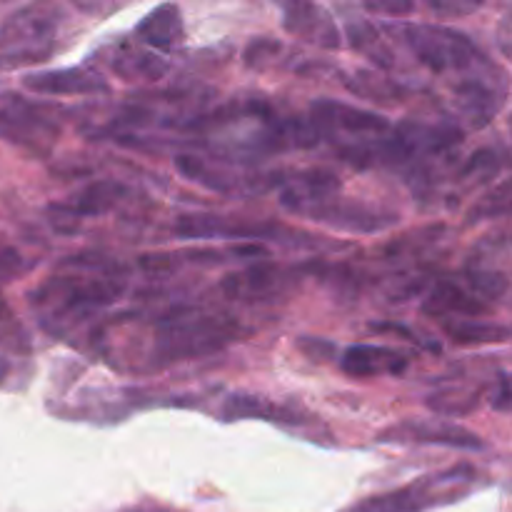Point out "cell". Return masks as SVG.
<instances>
[{
  "mask_svg": "<svg viewBox=\"0 0 512 512\" xmlns=\"http://www.w3.org/2000/svg\"><path fill=\"white\" fill-rule=\"evenodd\" d=\"M128 273V265L108 255H73L58 265V273L30 290V308L45 333L63 338L98 310L118 303L128 290Z\"/></svg>",
  "mask_w": 512,
  "mask_h": 512,
  "instance_id": "obj_1",
  "label": "cell"
},
{
  "mask_svg": "<svg viewBox=\"0 0 512 512\" xmlns=\"http://www.w3.org/2000/svg\"><path fill=\"white\" fill-rule=\"evenodd\" d=\"M250 330L235 318L223 313H200V310H173L158 323L153 333L150 365L168 368L185 360L208 358L233 343L248 338Z\"/></svg>",
  "mask_w": 512,
  "mask_h": 512,
  "instance_id": "obj_2",
  "label": "cell"
},
{
  "mask_svg": "<svg viewBox=\"0 0 512 512\" xmlns=\"http://www.w3.org/2000/svg\"><path fill=\"white\" fill-rule=\"evenodd\" d=\"M65 13L53 3H28L0 23V70L40 65L58 50Z\"/></svg>",
  "mask_w": 512,
  "mask_h": 512,
  "instance_id": "obj_3",
  "label": "cell"
},
{
  "mask_svg": "<svg viewBox=\"0 0 512 512\" xmlns=\"http://www.w3.org/2000/svg\"><path fill=\"white\" fill-rule=\"evenodd\" d=\"M68 118L60 105L28 100L15 90H0V140L35 155L50 158Z\"/></svg>",
  "mask_w": 512,
  "mask_h": 512,
  "instance_id": "obj_4",
  "label": "cell"
},
{
  "mask_svg": "<svg viewBox=\"0 0 512 512\" xmlns=\"http://www.w3.org/2000/svg\"><path fill=\"white\" fill-rule=\"evenodd\" d=\"M405 45L410 53L433 73H460L475 75L495 70L488 55L470 40V35L460 30L448 28V25H430V23H405L400 28Z\"/></svg>",
  "mask_w": 512,
  "mask_h": 512,
  "instance_id": "obj_5",
  "label": "cell"
},
{
  "mask_svg": "<svg viewBox=\"0 0 512 512\" xmlns=\"http://www.w3.org/2000/svg\"><path fill=\"white\" fill-rule=\"evenodd\" d=\"M475 478H478V473H475L473 465L460 463L455 468L440 470V473L423 475V478L413 480L398 490H390V493L360 500L345 512H425L430 508H440V505H450L468 495Z\"/></svg>",
  "mask_w": 512,
  "mask_h": 512,
  "instance_id": "obj_6",
  "label": "cell"
},
{
  "mask_svg": "<svg viewBox=\"0 0 512 512\" xmlns=\"http://www.w3.org/2000/svg\"><path fill=\"white\" fill-rule=\"evenodd\" d=\"M390 138L403 150L405 168L435 170L438 160L448 158L463 145L465 130L453 118H403L398 125H390Z\"/></svg>",
  "mask_w": 512,
  "mask_h": 512,
  "instance_id": "obj_7",
  "label": "cell"
},
{
  "mask_svg": "<svg viewBox=\"0 0 512 512\" xmlns=\"http://www.w3.org/2000/svg\"><path fill=\"white\" fill-rule=\"evenodd\" d=\"M305 280V265H283L258 260V263L245 265L243 270L228 273L220 280V293L233 303L263 305L278 303L290 298Z\"/></svg>",
  "mask_w": 512,
  "mask_h": 512,
  "instance_id": "obj_8",
  "label": "cell"
},
{
  "mask_svg": "<svg viewBox=\"0 0 512 512\" xmlns=\"http://www.w3.org/2000/svg\"><path fill=\"white\" fill-rule=\"evenodd\" d=\"M298 218H308L313 223L328 225L340 233L353 235H378L398 225L400 215L395 210L380 208V205L365 203V200L343 198V193L323 195L318 200H310L308 205L298 210Z\"/></svg>",
  "mask_w": 512,
  "mask_h": 512,
  "instance_id": "obj_9",
  "label": "cell"
},
{
  "mask_svg": "<svg viewBox=\"0 0 512 512\" xmlns=\"http://www.w3.org/2000/svg\"><path fill=\"white\" fill-rule=\"evenodd\" d=\"M308 123L318 130L320 140H338L340 135L365 140L383 138V135L390 133V120L385 118V115L365 110L360 108V105L340 103V100L330 98L313 100V105H310L308 110Z\"/></svg>",
  "mask_w": 512,
  "mask_h": 512,
  "instance_id": "obj_10",
  "label": "cell"
},
{
  "mask_svg": "<svg viewBox=\"0 0 512 512\" xmlns=\"http://www.w3.org/2000/svg\"><path fill=\"white\" fill-rule=\"evenodd\" d=\"M375 443L383 445H440V448L468 450L478 453L485 450V440L473 430L463 428L458 423H445V420H418L405 418L390 428L380 430L375 435Z\"/></svg>",
  "mask_w": 512,
  "mask_h": 512,
  "instance_id": "obj_11",
  "label": "cell"
},
{
  "mask_svg": "<svg viewBox=\"0 0 512 512\" xmlns=\"http://www.w3.org/2000/svg\"><path fill=\"white\" fill-rule=\"evenodd\" d=\"M23 88L35 95H60V98H93L113 90L110 80L95 65H73V68L40 70L23 75Z\"/></svg>",
  "mask_w": 512,
  "mask_h": 512,
  "instance_id": "obj_12",
  "label": "cell"
},
{
  "mask_svg": "<svg viewBox=\"0 0 512 512\" xmlns=\"http://www.w3.org/2000/svg\"><path fill=\"white\" fill-rule=\"evenodd\" d=\"M493 75H500L498 68L488 73L465 75L453 85V108L468 123V128H488L503 108L505 90L498 88L495 80H490Z\"/></svg>",
  "mask_w": 512,
  "mask_h": 512,
  "instance_id": "obj_13",
  "label": "cell"
},
{
  "mask_svg": "<svg viewBox=\"0 0 512 512\" xmlns=\"http://www.w3.org/2000/svg\"><path fill=\"white\" fill-rule=\"evenodd\" d=\"M223 420H268V423L283 425V428L298 430V428H313L318 425L310 410H305L300 403H275V400L263 398V395H250V393H233L223 403L220 410Z\"/></svg>",
  "mask_w": 512,
  "mask_h": 512,
  "instance_id": "obj_14",
  "label": "cell"
},
{
  "mask_svg": "<svg viewBox=\"0 0 512 512\" xmlns=\"http://www.w3.org/2000/svg\"><path fill=\"white\" fill-rule=\"evenodd\" d=\"M283 28L293 38L303 43L315 45L320 50H340L343 48V35L335 25L333 15L318 3H305V0H290L283 5Z\"/></svg>",
  "mask_w": 512,
  "mask_h": 512,
  "instance_id": "obj_15",
  "label": "cell"
},
{
  "mask_svg": "<svg viewBox=\"0 0 512 512\" xmlns=\"http://www.w3.org/2000/svg\"><path fill=\"white\" fill-rule=\"evenodd\" d=\"M410 368V358L403 350L378 343H355L348 345L340 355V370L353 380H375V378H398Z\"/></svg>",
  "mask_w": 512,
  "mask_h": 512,
  "instance_id": "obj_16",
  "label": "cell"
},
{
  "mask_svg": "<svg viewBox=\"0 0 512 512\" xmlns=\"http://www.w3.org/2000/svg\"><path fill=\"white\" fill-rule=\"evenodd\" d=\"M105 65H108L118 78L128 80V83H140V80H143V83H158V80L165 78L170 70V63L163 55L128 43L108 45V48H105Z\"/></svg>",
  "mask_w": 512,
  "mask_h": 512,
  "instance_id": "obj_17",
  "label": "cell"
},
{
  "mask_svg": "<svg viewBox=\"0 0 512 512\" xmlns=\"http://www.w3.org/2000/svg\"><path fill=\"white\" fill-rule=\"evenodd\" d=\"M423 315L433 320H473V318H488L493 315V308L485 303H480L478 298L468 293V290L460 288L453 280H438V283L430 288V293L423 300Z\"/></svg>",
  "mask_w": 512,
  "mask_h": 512,
  "instance_id": "obj_18",
  "label": "cell"
},
{
  "mask_svg": "<svg viewBox=\"0 0 512 512\" xmlns=\"http://www.w3.org/2000/svg\"><path fill=\"white\" fill-rule=\"evenodd\" d=\"M140 43L150 45L153 50L160 53H170L185 40V23L183 13L175 3H163L155 10H150L135 28Z\"/></svg>",
  "mask_w": 512,
  "mask_h": 512,
  "instance_id": "obj_19",
  "label": "cell"
},
{
  "mask_svg": "<svg viewBox=\"0 0 512 512\" xmlns=\"http://www.w3.org/2000/svg\"><path fill=\"white\" fill-rule=\"evenodd\" d=\"M230 258L228 248H183V250H165V253H145L138 258L140 270L150 275H170L185 268H213V265L225 263Z\"/></svg>",
  "mask_w": 512,
  "mask_h": 512,
  "instance_id": "obj_20",
  "label": "cell"
},
{
  "mask_svg": "<svg viewBox=\"0 0 512 512\" xmlns=\"http://www.w3.org/2000/svg\"><path fill=\"white\" fill-rule=\"evenodd\" d=\"M130 188L120 180H90L80 190H75L65 205L83 218H98V215H108L110 210L118 208L125 198H128Z\"/></svg>",
  "mask_w": 512,
  "mask_h": 512,
  "instance_id": "obj_21",
  "label": "cell"
},
{
  "mask_svg": "<svg viewBox=\"0 0 512 512\" xmlns=\"http://www.w3.org/2000/svg\"><path fill=\"white\" fill-rule=\"evenodd\" d=\"M175 170H178L183 178H188L190 183L200 185V188H208L213 193L230 195L240 185V180L233 173L223 168V163L218 160H203L200 155L193 153H178L175 155Z\"/></svg>",
  "mask_w": 512,
  "mask_h": 512,
  "instance_id": "obj_22",
  "label": "cell"
},
{
  "mask_svg": "<svg viewBox=\"0 0 512 512\" xmlns=\"http://www.w3.org/2000/svg\"><path fill=\"white\" fill-rule=\"evenodd\" d=\"M445 338L450 343L460 345V348H470V345H500L510 340V328L495 320H440Z\"/></svg>",
  "mask_w": 512,
  "mask_h": 512,
  "instance_id": "obj_23",
  "label": "cell"
},
{
  "mask_svg": "<svg viewBox=\"0 0 512 512\" xmlns=\"http://www.w3.org/2000/svg\"><path fill=\"white\" fill-rule=\"evenodd\" d=\"M345 30H348L350 48H353L355 53L365 55V58L375 65V70H380V73L393 70L395 65L393 50L388 48V43L383 40L380 30L375 28L368 18H350L348 25H345Z\"/></svg>",
  "mask_w": 512,
  "mask_h": 512,
  "instance_id": "obj_24",
  "label": "cell"
},
{
  "mask_svg": "<svg viewBox=\"0 0 512 512\" xmlns=\"http://www.w3.org/2000/svg\"><path fill=\"white\" fill-rule=\"evenodd\" d=\"M343 85L353 95L363 100H375V103H400L408 95V90L390 80L388 75L380 70H353V73H343Z\"/></svg>",
  "mask_w": 512,
  "mask_h": 512,
  "instance_id": "obj_25",
  "label": "cell"
},
{
  "mask_svg": "<svg viewBox=\"0 0 512 512\" xmlns=\"http://www.w3.org/2000/svg\"><path fill=\"white\" fill-rule=\"evenodd\" d=\"M465 285H468L470 295L478 298L480 303H500L508 298L510 293V275L508 270L498 268L490 263H465L463 268Z\"/></svg>",
  "mask_w": 512,
  "mask_h": 512,
  "instance_id": "obj_26",
  "label": "cell"
},
{
  "mask_svg": "<svg viewBox=\"0 0 512 512\" xmlns=\"http://www.w3.org/2000/svg\"><path fill=\"white\" fill-rule=\"evenodd\" d=\"M480 403H483V388H468L460 383H445L425 398V405L443 418H465L475 413Z\"/></svg>",
  "mask_w": 512,
  "mask_h": 512,
  "instance_id": "obj_27",
  "label": "cell"
},
{
  "mask_svg": "<svg viewBox=\"0 0 512 512\" xmlns=\"http://www.w3.org/2000/svg\"><path fill=\"white\" fill-rule=\"evenodd\" d=\"M505 168V153L498 148H480L460 165L458 180L463 185H480L493 180Z\"/></svg>",
  "mask_w": 512,
  "mask_h": 512,
  "instance_id": "obj_28",
  "label": "cell"
},
{
  "mask_svg": "<svg viewBox=\"0 0 512 512\" xmlns=\"http://www.w3.org/2000/svg\"><path fill=\"white\" fill-rule=\"evenodd\" d=\"M510 188H512V183L505 178V180H500L498 185H493L488 193L480 195V198L475 200L473 208L468 210V215H465V223L475 225V223H483V220L508 218L510 215Z\"/></svg>",
  "mask_w": 512,
  "mask_h": 512,
  "instance_id": "obj_29",
  "label": "cell"
},
{
  "mask_svg": "<svg viewBox=\"0 0 512 512\" xmlns=\"http://www.w3.org/2000/svg\"><path fill=\"white\" fill-rule=\"evenodd\" d=\"M445 230H448L445 225H425V228L415 230V233H408V235H403V238L393 240V243L385 248V253H388L390 258L408 260V258H413V255L423 253V250L433 248V245L443 238Z\"/></svg>",
  "mask_w": 512,
  "mask_h": 512,
  "instance_id": "obj_30",
  "label": "cell"
},
{
  "mask_svg": "<svg viewBox=\"0 0 512 512\" xmlns=\"http://www.w3.org/2000/svg\"><path fill=\"white\" fill-rule=\"evenodd\" d=\"M283 53V43L275 38H253L245 48L243 60L245 68L250 70H268L270 65L278 60V55Z\"/></svg>",
  "mask_w": 512,
  "mask_h": 512,
  "instance_id": "obj_31",
  "label": "cell"
},
{
  "mask_svg": "<svg viewBox=\"0 0 512 512\" xmlns=\"http://www.w3.org/2000/svg\"><path fill=\"white\" fill-rule=\"evenodd\" d=\"M28 268L30 263L25 260V255L20 253L18 248L0 243V288L23 278V275L28 273Z\"/></svg>",
  "mask_w": 512,
  "mask_h": 512,
  "instance_id": "obj_32",
  "label": "cell"
},
{
  "mask_svg": "<svg viewBox=\"0 0 512 512\" xmlns=\"http://www.w3.org/2000/svg\"><path fill=\"white\" fill-rule=\"evenodd\" d=\"M45 215H48V223L50 228H53V233L58 235H75L80 230V223H83V220L65 205V200L50 203L48 208H45Z\"/></svg>",
  "mask_w": 512,
  "mask_h": 512,
  "instance_id": "obj_33",
  "label": "cell"
},
{
  "mask_svg": "<svg viewBox=\"0 0 512 512\" xmlns=\"http://www.w3.org/2000/svg\"><path fill=\"white\" fill-rule=\"evenodd\" d=\"M483 8V3H470V0H430L428 10L440 20H458L465 15H473L475 10Z\"/></svg>",
  "mask_w": 512,
  "mask_h": 512,
  "instance_id": "obj_34",
  "label": "cell"
},
{
  "mask_svg": "<svg viewBox=\"0 0 512 512\" xmlns=\"http://www.w3.org/2000/svg\"><path fill=\"white\" fill-rule=\"evenodd\" d=\"M365 13L385 15V18H408L415 13V3L408 0H368L363 3Z\"/></svg>",
  "mask_w": 512,
  "mask_h": 512,
  "instance_id": "obj_35",
  "label": "cell"
},
{
  "mask_svg": "<svg viewBox=\"0 0 512 512\" xmlns=\"http://www.w3.org/2000/svg\"><path fill=\"white\" fill-rule=\"evenodd\" d=\"M298 350L315 363H330L335 358V343L325 338H300Z\"/></svg>",
  "mask_w": 512,
  "mask_h": 512,
  "instance_id": "obj_36",
  "label": "cell"
},
{
  "mask_svg": "<svg viewBox=\"0 0 512 512\" xmlns=\"http://www.w3.org/2000/svg\"><path fill=\"white\" fill-rule=\"evenodd\" d=\"M510 400H512L510 375L505 373V370H500V373H498V383H495L493 395H490V405H493V408L498 410V413H510Z\"/></svg>",
  "mask_w": 512,
  "mask_h": 512,
  "instance_id": "obj_37",
  "label": "cell"
},
{
  "mask_svg": "<svg viewBox=\"0 0 512 512\" xmlns=\"http://www.w3.org/2000/svg\"><path fill=\"white\" fill-rule=\"evenodd\" d=\"M370 333H378V335H400V338H405L408 343H415V345H423L418 340V333L410 328H405V325H398V323H370L368 325ZM425 348V345H423Z\"/></svg>",
  "mask_w": 512,
  "mask_h": 512,
  "instance_id": "obj_38",
  "label": "cell"
},
{
  "mask_svg": "<svg viewBox=\"0 0 512 512\" xmlns=\"http://www.w3.org/2000/svg\"><path fill=\"white\" fill-rule=\"evenodd\" d=\"M510 25H512L510 13H505V18L500 20V50H503L505 58H510V55H512V50H510Z\"/></svg>",
  "mask_w": 512,
  "mask_h": 512,
  "instance_id": "obj_39",
  "label": "cell"
},
{
  "mask_svg": "<svg viewBox=\"0 0 512 512\" xmlns=\"http://www.w3.org/2000/svg\"><path fill=\"white\" fill-rule=\"evenodd\" d=\"M75 8L83 10V13H108V10H113L110 5H93V3H75Z\"/></svg>",
  "mask_w": 512,
  "mask_h": 512,
  "instance_id": "obj_40",
  "label": "cell"
},
{
  "mask_svg": "<svg viewBox=\"0 0 512 512\" xmlns=\"http://www.w3.org/2000/svg\"><path fill=\"white\" fill-rule=\"evenodd\" d=\"M8 375H10V360H5L3 355H0V385L8 380Z\"/></svg>",
  "mask_w": 512,
  "mask_h": 512,
  "instance_id": "obj_41",
  "label": "cell"
},
{
  "mask_svg": "<svg viewBox=\"0 0 512 512\" xmlns=\"http://www.w3.org/2000/svg\"><path fill=\"white\" fill-rule=\"evenodd\" d=\"M128 512H175V510H168V508H133V510H128Z\"/></svg>",
  "mask_w": 512,
  "mask_h": 512,
  "instance_id": "obj_42",
  "label": "cell"
}]
</instances>
